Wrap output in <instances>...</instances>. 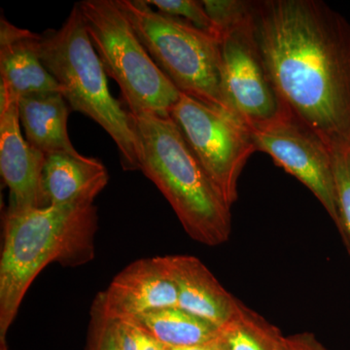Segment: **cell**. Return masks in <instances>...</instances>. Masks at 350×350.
Wrapping results in <instances>:
<instances>
[{"instance_id":"obj_8","label":"cell","mask_w":350,"mask_h":350,"mask_svg":"<svg viewBox=\"0 0 350 350\" xmlns=\"http://www.w3.org/2000/svg\"><path fill=\"white\" fill-rule=\"evenodd\" d=\"M251 133L256 150L268 154L276 165L301 181L325 208L340 234L342 223L330 147L287 114Z\"/></svg>"},{"instance_id":"obj_18","label":"cell","mask_w":350,"mask_h":350,"mask_svg":"<svg viewBox=\"0 0 350 350\" xmlns=\"http://www.w3.org/2000/svg\"><path fill=\"white\" fill-rule=\"evenodd\" d=\"M332 156L338 214L342 223L340 236L350 255V148L334 149Z\"/></svg>"},{"instance_id":"obj_7","label":"cell","mask_w":350,"mask_h":350,"mask_svg":"<svg viewBox=\"0 0 350 350\" xmlns=\"http://www.w3.org/2000/svg\"><path fill=\"white\" fill-rule=\"evenodd\" d=\"M170 117L232 208L238 200L241 172L250 156L257 151L250 129L231 113L209 107L184 94L170 110Z\"/></svg>"},{"instance_id":"obj_26","label":"cell","mask_w":350,"mask_h":350,"mask_svg":"<svg viewBox=\"0 0 350 350\" xmlns=\"http://www.w3.org/2000/svg\"><path fill=\"white\" fill-rule=\"evenodd\" d=\"M165 350H180V349H170V347H167V349Z\"/></svg>"},{"instance_id":"obj_10","label":"cell","mask_w":350,"mask_h":350,"mask_svg":"<svg viewBox=\"0 0 350 350\" xmlns=\"http://www.w3.org/2000/svg\"><path fill=\"white\" fill-rule=\"evenodd\" d=\"M19 98L0 82V172L9 189L8 213L49 206L42 185L46 156L23 137Z\"/></svg>"},{"instance_id":"obj_21","label":"cell","mask_w":350,"mask_h":350,"mask_svg":"<svg viewBox=\"0 0 350 350\" xmlns=\"http://www.w3.org/2000/svg\"><path fill=\"white\" fill-rule=\"evenodd\" d=\"M149 5L156 7L157 11L187 21L202 31L218 36L213 21L207 15L202 1L198 0H146ZM220 38V36H219Z\"/></svg>"},{"instance_id":"obj_14","label":"cell","mask_w":350,"mask_h":350,"mask_svg":"<svg viewBox=\"0 0 350 350\" xmlns=\"http://www.w3.org/2000/svg\"><path fill=\"white\" fill-rule=\"evenodd\" d=\"M108 180V170L98 159L66 153L46 155L42 185L49 206L94 202Z\"/></svg>"},{"instance_id":"obj_17","label":"cell","mask_w":350,"mask_h":350,"mask_svg":"<svg viewBox=\"0 0 350 350\" xmlns=\"http://www.w3.org/2000/svg\"><path fill=\"white\" fill-rule=\"evenodd\" d=\"M283 338L280 329L243 303L218 335L224 350H282Z\"/></svg>"},{"instance_id":"obj_24","label":"cell","mask_w":350,"mask_h":350,"mask_svg":"<svg viewBox=\"0 0 350 350\" xmlns=\"http://www.w3.org/2000/svg\"><path fill=\"white\" fill-rule=\"evenodd\" d=\"M180 350H224L222 345L219 342L218 337L213 342H207V344L198 345V347H189V349H183Z\"/></svg>"},{"instance_id":"obj_19","label":"cell","mask_w":350,"mask_h":350,"mask_svg":"<svg viewBox=\"0 0 350 350\" xmlns=\"http://www.w3.org/2000/svg\"><path fill=\"white\" fill-rule=\"evenodd\" d=\"M86 350H123L116 322L107 317L98 294L90 310Z\"/></svg>"},{"instance_id":"obj_12","label":"cell","mask_w":350,"mask_h":350,"mask_svg":"<svg viewBox=\"0 0 350 350\" xmlns=\"http://www.w3.org/2000/svg\"><path fill=\"white\" fill-rule=\"evenodd\" d=\"M165 260L177 287V308L219 329L234 317L241 301L220 284L200 259L190 255H169Z\"/></svg>"},{"instance_id":"obj_22","label":"cell","mask_w":350,"mask_h":350,"mask_svg":"<svg viewBox=\"0 0 350 350\" xmlns=\"http://www.w3.org/2000/svg\"><path fill=\"white\" fill-rule=\"evenodd\" d=\"M123 350H165V345L151 337L131 320H115Z\"/></svg>"},{"instance_id":"obj_2","label":"cell","mask_w":350,"mask_h":350,"mask_svg":"<svg viewBox=\"0 0 350 350\" xmlns=\"http://www.w3.org/2000/svg\"><path fill=\"white\" fill-rule=\"evenodd\" d=\"M94 202L49 206L4 214L0 257V337L17 317L27 290L48 265L77 268L96 255Z\"/></svg>"},{"instance_id":"obj_16","label":"cell","mask_w":350,"mask_h":350,"mask_svg":"<svg viewBox=\"0 0 350 350\" xmlns=\"http://www.w3.org/2000/svg\"><path fill=\"white\" fill-rule=\"evenodd\" d=\"M129 320L170 349L198 347L213 342L219 335L218 327L177 306Z\"/></svg>"},{"instance_id":"obj_13","label":"cell","mask_w":350,"mask_h":350,"mask_svg":"<svg viewBox=\"0 0 350 350\" xmlns=\"http://www.w3.org/2000/svg\"><path fill=\"white\" fill-rule=\"evenodd\" d=\"M39 34L0 21V82L19 98L62 90L39 56Z\"/></svg>"},{"instance_id":"obj_15","label":"cell","mask_w":350,"mask_h":350,"mask_svg":"<svg viewBox=\"0 0 350 350\" xmlns=\"http://www.w3.org/2000/svg\"><path fill=\"white\" fill-rule=\"evenodd\" d=\"M70 110L61 93L20 98V122L27 142L45 156L56 153L81 155L69 139L68 121Z\"/></svg>"},{"instance_id":"obj_4","label":"cell","mask_w":350,"mask_h":350,"mask_svg":"<svg viewBox=\"0 0 350 350\" xmlns=\"http://www.w3.org/2000/svg\"><path fill=\"white\" fill-rule=\"evenodd\" d=\"M39 56L71 110L86 115L114 140L124 170H139L140 145L128 109L113 98L107 72L88 33L79 4L59 29L39 34Z\"/></svg>"},{"instance_id":"obj_9","label":"cell","mask_w":350,"mask_h":350,"mask_svg":"<svg viewBox=\"0 0 350 350\" xmlns=\"http://www.w3.org/2000/svg\"><path fill=\"white\" fill-rule=\"evenodd\" d=\"M246 24L220 33L223 81L232 112L251 131L284 116L262 63L252 29Z\"/></svg>"},{"instance_id":"obj_6","label":"cell","mask_w":350,"mask_h":350,"mask_svg":"<svg viewBox=\"0 0 350 350\" xmlns=\"http://www.w3.org/2000/svg\"><path fill=\"white\" fill-rule=\"evenodd\" d=\"M78 4L94 50L107 75L118 84L128 111L170 116L181 93L147 52L118 0Z\"/></svg>"},{"instance_id":"obj_23","label":"cell","mask_w":350,"mask_h":350,"mask_svg":"<svg viewBox=\"0 0 350 350\" xmlns=\"http://www.w3.org/2000/svg\"><path fill=\"white\" fill-rule=\"evenodd\" d=\"M282 350H330L320 342L312 333L295 334L283 338Z\"/></svg>"},{"instance_id":"obj_25","label":"cell","mask_w":350,"mask_h":350,"mask_svg":"<svg viewBox=\"0 0 350 350\" xmlns=\"http://www.w3.org/2000/svg\"><path fill=\"white\" fill-rule=\"evenodd\" d=\"M0 350H8L7 347L6 337H0Z\"/></svg>"},{"instance_id":"obj_11","label":"cell","mask_w":350,"mask_h":350,"mask_svg":"<svg viewBox=\"0 0 350 350\" xmlns=\"http://www.w3.org/2000/svg\"><path fill=\"white\" fill-rule=\"evenodd\" d=\"M109 319L129 320L163 308H175L178 293L165 256L131 262L98 293Z\"/></svg>"},{"instance_id":"obj_20","label":"cell","mask_w":350,"mask_h":350,"mask_svg":"<svg viewBox=\"0 0 350 350\" xmlns=\"http://www.w3.org/2000/svg\"><path fill=\"white\" fill-rule=\"evenodd\" d=\"M204 9L213 21L218 36L246 24L252 16L253 1L245 0H204Z\"/></svg>"},{"instance_id":"obj_5","label":"cell","mask_w":350,"mask_h":350,"mask_svg":"<svg viewBox=\"0 0 350 350\" xmlns=\"http://www.w3.org/2000/svg\"><path fill=\"white\" fill-rule=\"evenodd\" d=\"M118 3L153 61L181 94L234 115L225 93L219 36L153 10L146 0Z\"/></svg>"},{"instance_id":"obj_3","label":"cell","mask_w":350,"mask_h":350,"mask_svg":"<svg viewBox=\"0 0 350 350\" xmlns=\"http://www.w3.org/2000/svg\"><path fill=\"white\" fill-rule=\"evenodd\" d=\"M131 117L139 140V170L165 196L190 238L207 246L226 243L232 232V208L178 126L170 116L153 113Z\"/></svg>"},{"instance_id":"obj_1","label":"cell","mask_w":350,"mask_h":350,"mask_svg":"<svg viewBox=\"0 0 350 350\" xmlns=\"http://www.w3.org/2000/svg\"><path fill=\"white\" fill-rule=\"evenodd\" d=\"M252 29L285 114L350 148V23L319 0L253 1Z\"/></svg>"}]
</instances>
